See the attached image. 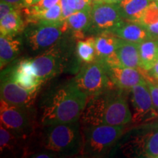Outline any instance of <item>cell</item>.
Instances as JSON below:
<instances>
[{"label": "cell", "instance_id": "obj_27", "mask_svg": "<svg viewBox=\"0 0 158 158\" xmlns=\"http://www.w3.org/2000/svg\"><path fill=\"white\" fill-rule=\"evenodd\" d=\"M60 2V0H40L37 4L30 7H24L26 13H35L48 10Z\"/></svg>", "mask_w": 158, "mask_h": 158}, {"label": "cell", "instance_id": "obj_36", "mask_svg": "<svg viewBox=\"0 0 158 158\" xmlns=\"http://www.w3.org/2000/svg\"><path fill=\"white\" fill-rule=\"evenodd\" d=\"M152 2H158V0H152Z\"/></svg>", "mask_w": 158, "mask_h": 158}, {"label": "cell", "instance_id": "obj_11", "mask_svg": "<svg viewBox=\"0 0 158 158\" xmlns=\"http://www.w3.org/2000/svg\"><path fill=\"white\" fill-rule=\"evenodd\" d=\"M106 67L110 81L121 89H131L136 85L147 81L138 69L122 66Z\"/></svg>", "mask_w": 158, "mask_h": 158}, {"label": "cell", "instance_id": "obj_34", "mask_svg": "<svg viewBox=\"0 0 158 158\" xmlns=\"http://www.w3.org/2000/svg\"><path fill=\"white\" fill-rule=\"evenodd\" d=\"M4 1L13 4V5H17L19 7H21V3H22L23 0H4Z\"/></svg>", "mask_w": 158, "mask_h": 158}, {"label": "cell", "instance_id": "obj_2", "mask_svg": "<svg viewBox=\"0 0 158 158\" xmlns=\"http://www.w3.org/2000/svg\"><path fill=\"white\" fill-rule=\"evenodd\" d=\"M87 94L74 81L54 92L42 108L41 122L44 126L79 121L87 102Z\"/></svg>", "mask_w": 158, "mask_h": 158}, {"label": "cell", "instance_id": "obj_7", "mask_svg": "<svg viewBox=\"0 0 158 158\" xmlns=\"http://www.w3.org/2000/svg\"><path fill=\"white\" fill-rule=\"evenodd\" d=\"M0 104L1 125L20 138H24L32 132L30 108L9 103L3 99Z\"/></svg>", "mask_w": 158, "mask_h": 158}, {"label": "cell", "instance_id": "obj_18", "mask_svg": "<svg viewBox=\"0 0 158 158\" xmlns=\"http://www.w3.org/2000/svg\"><path fill=\"white\" fill-rule=\"evenodd\" d=\"M141 68L149 71L158 61V38H150L139 43Z\"/></svg>", "mask_w": 158, "mask_h": 158}, {"label": "cell", "instance_id": "obj_28", "mask_svg": "<svg viewBox=\"0 0 158 158\" xmlns=\"http://www.w3.org/2000/svg\"><path fill=\"white\" fill-rule=\"evenodd\" d=\"M18 7H19L17 5L9 3L7 2L4 1V0H1V2H0V19L9 14L11 12L17 10Z\"/></svg>", "mask_w": 158, "mask_h": 158}, {"label": "cell", "instance_id": "obj_38", "mask_svg": "<svg viewBox=\"0 0 158 158\" xmlns=\"http://www.w3.org/2000/svg\"><path fill=\"white\" fill-rule=\"evenodd\" d=\"M157 3H158V2H157Z\"/></svg>", "mask_w": 158, "mask_h": 158}, {"label": "cell", "instance_id": "obj_26", "mask_svg": "<svg viewBox=\"0 0 158 158\" xmlns=\"http://www.w3.org/2000/svg\"><path fill=\"white\" fill-rule=\"evenodd\" d=\"M21 138L15 134L11 133L10 130L6 129L2 125L0 127V149L1 152L5 150L13 152L17 146V139Z\"/></svg>", "mask_w": 158, "mask_h": 158}, {"label": "cell", "instance_id": "obj_14", "mask_svg": "<svg viewBox=\"0 0 158 158\" xmlns=\"http://www.w3.org/2000/svg\"><path fill=\"white\" fill-rule=\"evenodd\" d=\"M115 54L120 66L135 69L141 68L139 43L120 38Z\"/></svg>", "mask_w": 158, "mask_h": 158}, {"label": "cell", "instance_id": "obj_21", "mask_svg": "<svg viewBox=\"0 0 158 158\" xmlns=\"http://www.w3.org/2000/svg\"><path fill=\"white\" fill-rule=\"evenodd\" d=\"M138 23L147 29L152 38H158V3L152 2Z\"/></svg>", "mask_w": 158, "mask_h": 158}, {"label": "cell", "instance_id": "obj_16", "mask_svg": "<svg viewBox=\"0 0 158 158\" xmlns=\"http://www.w3.org/2000/svg\"><path fill=\"white\" fill-rule=\"evenodd\" d=\"M152 0H120L117 5L122 19L138 22Z\"/></svg>", "mask_w": 158, "mask_h": 158}, {"label": "cell", "instance_id": "obj_3", "mask_svg": "<svg viewBox=\"0 0 158 158\" xmlns=\"http://www.w3.org/2000/svg\"><path fill=\"white\" fill-rule=\"evenodd\" d=\"M43 146L47 151L55 153H75L81 147L82 134L80 122L46 126Z\"/></svg>", "mask_w": 158, "mask_h": 158}, {"label": "cell", "instance_id": "obj_8", "mask_svg": "<svg viewBox=\"0 0 158 158\" xmlns=\"http://www.w3.org/2000/svg\"><path fill=\"white\" fill-rule=\"evenodd\" d=\"M89 30L96 32H112L124 19L116 4L94 1L90 11Z\"/></svg>", "mask_w": 158, "mask_h": 158}, {"label": "cell", "instance_id": "obj_13", "mask_svg": "<svg viewBox=\"0 0 158 158\" xmlns=\"http://www.w3.org/2000/svg\"><path fill=\"white\" fill-rule=\"evenodd\" d=\"M112 33L124 40L137 43L152 38L147 29L141 23L127 20H124Z\"/></svg>", "mask_w": 158, "mask_h": 158}, {"label": "cell", "instance_id": "obj_5", "mask_svg": "<svg viewBox=\"0 0 158 158\" xmlns=\"http://www.w3.org/2000/svg\"><path fill=\"white\" fill-rule=\"evenodd\" d=\"M76 86L88 97L102 93L112 87L106 65L100 59L87 63L73 79Z\"/></svg>", "mask_w": 158, "mask_h": 158}, {"label": "cell", "instance_id": "obj_17", "mask_svg": "<svg viewBox=\"0 0 158 158\" xmlns=\"http://www.w3.org/2000/svg\"><path fill=\"white\" fill-rule=\"evenodd\" d=\"M15 36H0V66L2 70L14 60L20 51L21 42Z\"/></svg>", "mask_w": 158, "mask_h": 158}, {"label": "cell", "instance_id": "obj_30", "mask_svg": "<svg viewBox=\"0 0 158 158\" xmlns=\"http://www.w3.org/2000/svg\"><path fill=\"white\" fill-rule=\"evenodd\" d=\"M60 5L61 8H62V19L64 20L71 15L73 14L75 12H76L75 10L71 8L68 2V0H60Z\"/></svg>", "mask_w": 158, "mask_h": 158}, {"label": "cell", "instance_id": "obj_15", "mask_svg": "<svg viewBox=\"0 0 158 158\" xmlns=\"http://www.w3.org/2000/svg\"><path fill=\"white\" fill-rule=\"evenodd\" d=\"M120 38L114 33L101 32L94 37L97 59L102 62L107 60L115 54Z\"/></svg>", "mask_w": 158, "mask_h": 158}, {"label": "cell", "instance_id": "obj_9", "mask_svg": "<svg viewBox=\"0 0 158 158\" xmlns=\"http://www.w3.org/2000/svg\"><path fill=\"white\" fill-rule=\"evenodd\" d=\"M131 102L133 107L132 120L136 123L155 118L158 112L154 106L147 81L136 85L131 89Z\"/></svg>", "mask_w": 158, "mask_h": 158}, {"label": "cell", "instance_id": "obj_25", "mask_svg": "<svg viewBox=\"0 0 158 158\" xmlns=\"http://www.w3.org/2000/svg\"><path fill=\"white\" fill-rule=\"evenodd\" d=\"M145 136V143L143 146V156L150 158H158V130L148 133Z\"/></svg>", "mask_w": 158, "mask_h": 158}, {"label": "cell", "instance_id": "obj_19", "mask_svg": "<svg viewBox=\"0 0 158 158\" xmlns=\"http://www.w3.org/2000/svg\"><path fill=\"white\" fill-rule=\"evenodd\" d=\"M24 22L17 10L0 19V31L2 35L15 36L24 30Z\"/></svg>", "mask_w": 158, "mask_h": 158}, {"label": "cell", "instance_id": "obj_20", "mask_svg": "<svg viewBox=\"0 0 158 158\" xmlns=\"http://www.w3.org/2000/svg\"><path fill=\"white\" fill-rule=\"evenodd\" d=\"M91 10L75 12L64 20L67 29H70L73 32L81 33L89 31L91 23Z\"/></svg>", "mask_w": 158, "mask_h": 158}, {"label": "cell", "instance_id": "obj_35", "mask_svg": "<svg viewBox=\"0 0 158 158\" xmlns=\"http://www.w3.org/2000/svg\"><path fill=\"white\" fill-rule=\"evenodd\" d=\"M94 1H100V2H108V3H112V4H116L118 2H119L120 0H93Z\"/></svg>", "mask_w": 158, "mask_h": 158}, {"label": "cell", "instance_id": "obj_22", "mask_svg": "<svg viewBox=\"0 0 158 158\" xmlns=\"http://www.w3.org/2000/svg\"><path fill=\"white\" fill-rule=\"evenodd\" d=\"M6 70L15 83L30 92H36L38 90L39 86L43 83L36 76L25 73L18 70L15 67Z\"/></svg>", "mask_w": 158, "mask_h": 158}, {"label": "cell", "instance_id": "obj_1", "mask_svg": "<svg viewBox=\"0 0 158 158\" xmlns=\"http://www.w3.org/2000/svg\"><path fill=\"white\" fill-rule=\"evenodd\" d=\"M123 91L119 88H110L100 94L88 97L81 122L87 127L100 124L124 126L131 122L133 114Z\"/></svg>", "mask_w": 158, "mask_h": 158}, {"label": "cell", "instance_id": "obj_37", "mask_svg": "<svg viewBox=\"0 0 158 158\" xmlns=\"http://www.w3.org/2000/svg\"><path fill=\"white\" fill-rule=\"evenodd\" d=\"M88 1H89V2H93V0H88Z\"/></svg>", "mask_w": 158, "mask_h": 158}, {"label": "cell", "instance_id": "obj_6", "mask_svg": "<svg viewBox=\"0 0 158 158\" xmlns=\"http://www.w3.org/2000/svg\"><path fill=\"white\" fill-rule=\"evenodd\" d=\"M67 30L64 21L59 23H29L24 29V36L31 50H47L54 45Z\"/></svg>", "mask_w": 158, "mask_h": 158}, {"label": "cell", "instance_id": "obj_33", "mask_svg": "<svg viewBox=\"0 0 158 158\" xmlns=\"http://www.w3.org/2000/svg\"><path fill=\"white\" fill-rule=\"evenodd\" d=\"M51 154H47V153H40V154H37V155H33V157H36V158H49L51 157L52 156Z\"/></svg>", "mask_w": 158, "mask_h": 158}, {"label": "cell", "instance_id": "obj_32", "mask_svg": "<svg viewBox=\"0 0 158 158\" xmlns=\"http://www.w3.org/2000/svg\"><path fill=\"white\" fill-rule=\"evenodd\" d=\"M40 0H23L22 3H21V7H30L31 5H34L37 4Z\"/></svg>", "mask_w": 158, "mask_h": 158}, {"label": "cell", "instance_id": "obj_23", "mask_svg": "<svg viewBox=\"0 0 158 158\" xmlns=\"http://www.w3.org/2000/svg\"><path fill=\"white\" fill-rule=\"evenodd\" d=\"M26 15L28 16L27 20L29 23H59L64 21L60 3L45 10L35 13H26Z\"/></svg>", "mask_w": 158, "mask_h": 158}, {"label": "cell", "instance_id": "obj_24", "mask_svg": "<svg viewBox=\"0 0 158 158\" xmlns=\"http://www.w3.org/2000/svg\"><path fill=\"white\" fill-rule=\"evenodd\" d=\"M77 54L80 60L86 63L94 62L97 59L95 42L94 37L84 41H79L77 44Z\"/></svg>", "mask_w": 158, "mask_h": 158}, {"label": "cell", "instance_id": "obj_31", "mask_svg": "<svg viewBox=\"0 0 158 158\" xmlns=\"http://www.w3.org/2000/svg\"><path fill=\"white\" fill-rule=\"evenodd\" d=\"M149 71V75L152 78L155 79H158V61L155 63V65L152 67V68Z\"/></svg>", "mask_w": 158, "mask_h": 158}, {"label": "cell", "instance_id": "obj_12", "mask_svg": "<svg viewBox=\"0 0 158 158\" xmlns=\"http://www.w3.org/2000/svg\"><path fill=\"white\" fill-rule=\"evenodd\" d=\"M35 76L41 81L50 79L56 76L59 70V56L56 51H47L43 54L31 59Z\"/></svg>", "mask_w": 158, "mask_h": 158}, {"label": "cell", "instance_id": "obj_4", "mask_svg": "<svg viewBox=\"0 0 158 158\" xmlns=\"http://www.w3.org/2000/svg\"><path fill=\"white\" fill-rule=\"evenodd\" d=\"M124 130V126L108 124L87 126L82 134L81 149L82 155L100 157L107 153L118 141Z\"/></svg>", "mask_w": 158, "mask_h": 158}, {"label": "cell", "instance_id": "obj_29", "mask_svg": "<svg viewBox=\"0 0 158 158\" xmlns=\"http://www.w3.org/2000/svg\"><path fill=\"white\" fill-rule=\"evenodd\" d=\"M147 85L149 86L154 106L158 112V84H154L151 81H147Z\"/></svg>", "mask_w": 158, "mask_h": 158}, {"label": "cell", "instance_id": "obj_10", "mask_svg": "<svg viewBox=\"0 0 158 158\" xmlns=\"http://www.w3.org/2000/svg\"><path fill=\"white\" fill-rule=\"evenodd\" d=\"M1 99L9 103L30 108L34 102L37 92H30L21 87L12 79L7 70L1 77Z\"/></svg>", "mask_w": 158, "mask_h": 158}]
</instances>
